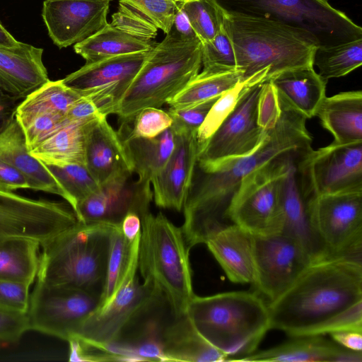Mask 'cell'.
Here are the masks:
<instances>
[{
	"label": "cell",
	"mask_w": 362,
	"mask_h": 362,
	"mask_svg": "<svg viewBox=\"0 0 362 362\" xmlns=\"http://www.w3.org/2000/svg\"><path fill=\"white\" fill-rule=\"evenodd\" d=\"M164 361L218 362L228 357L197 331L187 314L173 315L161 337Z\"/></svg>",
	"instance_id": "cell-26"
},
{
	"label": "cell",
	"mask_w": 362,
	"mask_h": 362,
	"mask_svg": "<svg viewBox=\"0 0 362 362\" xmlns=\"http://www.w3.org/2000/svg\"><path fill=\"white\" fill-rule=\"evenodd\" d=\"M309 217L326 258L361 260L362 191L315 195L309 203Z\"/></svg>",
	"instance_id": "cell-10"
},
{
	"label": "cell",
	"mask_w": 362,
	"mask_h": 362,
	"mask_svg": "<svg viewBox=\"0 0 362 362\" xmlns=\"http://www.w3.org/2000/svg\"><path fill=\"white\" fill-rule=\"evenodd\" d=\"M114 226L79 222L42 243L37 281L80 289L100 297Z\"/></svg>",
	"instance_id": "cell-7"
},
{
	"label": "cell",
	"mask_w": 362,
	"mask_h": 362,
	"mask_svg": "<svg viewBox=\"0 0 362 362\" xmlns=\"http://www.w3.org/2000/svg\"><path fill=\"white\" fill-rule=\"evenodd\" d=\"M101 115L98 107L88 97L82 96L76 100L65 115L68 122L88 121Z\"/></svg>",
	"instance_id": "cell-49"
},
{
	"label": "cell",
	"mask_w": 362,
	"mask_h": 362,
	"mask_svg": "<svg viewBox=\"0 0 362 362\" xmlns=\"http://www.w3.org/2000/svg\"><path fill=\"white\" fill-rule=\"evenodd\" d=\"M111 0H45L42 16L59 49L92 35L107 23Z\"/></svg>",
	"instance_id": "cell-20"
},
{
	"label": "cell",
	"mask_w": 362,
	"mask_h": 362,
	"mask_svg": "<svg viewBox=\"0 0 362 362\" xmlns=\"http://www.w3.org/2000/svg\"><path fill=\"white\" fill-rule=\"evenodd\" d=\"M40 243L28 238L0 240V280L31 286L37 278Z\"/></svg>",
	"instance_id": "cell-33"
},
{
	"label": "cell",
	"mask_w": 362,
	"mask_h": 362,
	"mask_svg": "<svg viewBox=\"0 0 362 362\" xmlns=\"http://www.w3.org/2000/svg\"><path fill=\"white\" fill-rule=\"evenodd\" d=\"M243 12L278 21L306 33L318 46L362 38V28L328 0H234Z\"/></svg>",
	"instance_id": "cell-9"
},
{
	"label": "cell",
	"mask_w": 362,
	"mask_h": 362,
	"mask_svg": "<svg viewBox=\"0 0 362 362\" xmlns=\"http://www.w3.org/2000/svg\"><path fill=\"white\" fill-rule=\"evenodd\" d=\"M267 306L270 329L291 337L362 332L361 260L336 257L310 262Z\"/></svg>",
	"instance_id": "cell-1"
},
{
	"label": "cell",
	"mask_w": 362,
	"mask_h": 362,
	"mask_svg": "<svg viewBox=\"0 0 362 362\" xmlns=\"http://www.w3.org/2000/svg\"><path fill=\"white\" fill-rule=\"evenodd\" d=\"M293 338L271 349L255 351L238 361L362 362V351L346 349L322 335Z\"/></svg>",
	"instance_id": "cell-25"
},
{
	"label": "cell",
	"mask_w": 362,
	"mask_h": 362,
	"mask_svg": "<svg viewBox=\"0 0 362 362\" xmlns=\"http://www.w3.org/2000/svg\"><path fill=\"white\" fill-rule=\"evenodd\" d=\"M247 83H239L223 93L215 102L197 132L198 155L210 137L234 108L244 87Z\"/></svg>",
	"instance_id": "cell-41"
},
{
	"label": "cell",
	"mask_w": 362,
	"mask_h": 362,
	"mask_svg": "<svg viewBox=\"0 0 362 362\" xmlns=\"http://www.w3.org/2000/svg\"><path fill=\"white\" fill-rule=\"evenodd\" d=\"M138 271L142 283L162 298L175 316L187 314L194 296L188 248L181 227L161 212L141 218Z\"/></svg>",
	"instance_id": "cell-5"
},
{
	"label": "cell",
	"mask_w": 362,
	"mask_h": 362,
	"mask_svg": "<svg viewBox=\"0 0 362 362\" xmlns=\"http://www.w3.org/2000/svg\"><path fill=\"white\" fill-rule=\"evenodd\" d=\"M132 121V128L125 136H122L125 139H152L173 124V119L168 112L153 107L140 110Z\"/></svg>",
	"instance_id": "cell-43"
},
{
	"label": "cell",
	"mask_w": 362,
	"mask_h": 362,
	"mask_svg": "<svg viewBox=\"0 0 362 362\" xmlns=\"http://www.w3.org/2000/svg\"><path fill=\"white\" fill-rule=\"evenodd\" d=\"M85 166L100 186L134 174L123 137L110 124L105 115L87 124Z\"/></svg>",
	"instance_id": "cell-21"
},
{
	"label": "cell",
	"mask_w": 362,
	"mask_h": 362,
	"mask_svg": "<svg viewBox=\"0 0 362 362\" xmlns=\"http://www.w3.org/2000/svg\"><path fill=\"white\" fill-rule=\"evenodd\" d=\"M202 71L225 72L237 70L235 50L224 23L211 40L202 42Z\"/></svg>",
	"instance_id": "cell-40"
},
{
	"label": "cell",
	"mask_w": 362,
	"mask_h": 362,
	"mask_svg": "<svg viewBox=\"0 0 362 362\" xmlns=\"http://www.w3.org/2000/svg\"><path fill=\"white\" fill-rule=\"evenodd\" d=\"M277 93L279 115L259 145L246 156L225 160L209 170H201L197 178L194 177L182 209L181 227L189 250L204 243L211 233L229 223L226 209L246 175L284 152L312 146L307 118Z\"/></svg>",
	"instance_id": "cell-2"
},
{
	"label": "cell",
	"mask_w": 362,
	"mask_h": 362,
	"mask_svg": "<svg viewBox=\"0 0 362 362\" xmlns=\"http://www.w3.org/2000/svg\"><path fill=\"white\" fill-rule=\"evenodd\" d=\"M67 122L65 116L58 114H40L33 117L21 126L29 150L35 147Z\"/></svg>",
	"instance_id": "cell-46"
},
{
	"label": "cell",
	"mask_w": 362,
	"mask_h": 362,
	"mask_svg": "<svg viewBox=\"0 0 362 362\" xmlns=\"http://www.w3.org/2000/svg\"><path fill=\"white\" fill-rule=\"evenodd\" d=\"M28 330L27 313L0 309V349L16 344Z\"/></svg>",
	"instance_id": "cell-48"
},
{
	"label": "cell",
	"mask_w": 362,
	"mask_h": 362,
	"mask_svg": "<svg viewBox=\"0 0 362 362\" xmlns=\"http://www.w3.org/2000/svg\"><path fill=\"white\" fill-rule=\"evenodd\" d=\"M313 66L325 80L344 76L362 64V38L330 46H318Z\"/></svg>",
	"instance_id": "cell-37"
},
{
	"label": "cell",
	"mask_w": 362,
	"mask_h": 362,
	"mask_svg": "<svg viewBox=\"0 0 362 362\" xmlns=\"http://www.w3.org/2000/svg\"><path fill=\"white\" fill-rule=\"evenodd\" d=\"M240 82L238 70L225 72L202 71L166 104L170 110L192 107L222 95Z\"/></svg>",
	"instance_id": "cell-35"
},
{
	"label": "cell",
	"mask_w": 362,
	"mask_h": 362,
	"mask_svg": "<svg viewBox=\"0 0 362 362\" xmlns=\"http://www.w3.org/2000/svg\"><path fill=\"white\" fill-rule=\"evenodd\" d=\"M100 298L80 289L37 281L27 312L30 330L68 341L97 309Z\"/></svg>",
	"instance_id": "cell-11"
},
{
	"label": "cell",
	"mask_w": 362,
	"mask_h": 362,
	"mask_svg": "<svg viewBox=\"0 0 362 362\" xmlns=\"http://www.w3.org/2000/svg\"><path fill=\"white\" fill-rule=\"evenodd\" d=\"M288 151L246 175L229 202L227 220L252 236L282 232L281 186Z\"/></svg>",
	"instance_id": "cell-8"
},
{
	"label": "cell",
	"mask_w": 362,
	"mask_h": 362,
	"mask_svg": "<svg viewBox=\"0 0 362 362\" xmlns=\"http://www.w3.org/2000/svg\"><path fill=\"white\" fill-rule=\"evenodd\" d=\"M152 199L151 183L131 180V177L120 178L100 186L99 192L79 203L74 212L83 223L118 226L129 213L141 218L150 211Z\"/></svg>",
	"instance_id": "cell-18"
},
{
	"label": "cell",
	"mask_w": 362,
	"mask_h": 362,
	"mask_svg": "<svg viewBox=\"0 0 362 362\" xmlns=\"http://www.w3.org/2000/svg\"><path fill=\"white\" fill-rule=\"evenodd\" d=\"M44 165L59 185L63 192V198L74 211L79 203L100 189V186L85 165Z\"/></svg>",
	"instance_id": "cell-38"
},
{
	"label": "cell",
	"mask_w": 362,
	"mask_h": 362,
	"mask_svg": "<svg viewBox=\"0 0 362 362\" xmlns=\"http://www.w3.org/2000/svg\"><path fill=\"white\" fill-rule=\"evenodd\" d=\"M256 263L255 286L269 302L284 293L311 262L302 247L281 233L253 236Z\"/></svg>",
	"instance_id": "cell-16"
},
{
	"label": "cell",
	"mask_w": 362,
	"mask_h": 362,
	"mask_svg": "<svg viewBox=\"0 0 362 362\" xmlns=\"http://www.w3.org/2000/svg\"><path fill=\"white\" fill-rule=\"evenodd\" d=\"M43 49L21 42L0 47V86L7 93L25 98L49 79L42 62Z\"/></svg>",
	"instance_id": "cell-24"
},
{
	"label": "cell",
	"mask_w": 362,
	"mask_h": 362,
	"mask_svg": "<svg viewBox=\"0 0 362 362\" xmlns=\"http://www.w3.org/2000/svg\"><path fill=\"white\" fill-rule=\"evenodd\" d=\"M138 253L114 296L84 321L74 337L96 343L112 342L148 301L151 291L137 276Z\"/></svg>",
	"instance_id": "cell-17"
},
{
	"label": "cell",
	"mask_w": 362,
	"mask_h": 362,
	"mask_svg": "<svg viewBox=\"0 0 362 362\" xmlns=\"http://www.w3.org/2000/svg\"><path fill=\"white\" fill-rule=\"evenodd\" d=\"M182 8L201 42L209 41L217 35L227 11L217 0H188Z\"/></svg>",
	"instance_id": "cell-39"
},
{
	"label": "cell",
	"mask_w": 362,
	"mask_h": 362,
	"mask_svg": "<svg viewBox=\"0 0 362 362\" xmlns=\"http://www.w3.org/2000/svg\"><path fill=\"white\" fill-rule=\"evenodd\" d=\"M306 165L316 195L362 191V142L311 148Z\"/></svg>",
	"instance_id": "cell-19"
},
{
	"label": "cell",
	"mask_w": 362,
	"mask_h": 362,
	"mask_svg": "<svg viewBox=\"0 0 362 362\" xmlns=\"http://www.w3.org/2000/svg\"><path fill=\"white\" fill-rule=\"evenodd\" d=\"M315 116L333 136L334 144L362 142V91L325 96Z\"/></svg>",
	"instance_id": "cell-28"
},
{
	"label": "cell",
	"mask_w": 362,
	"mask_h": 362,
	"mask_svg": "<svg viewBox=\"0 0 362 362\" xmlns=\"http://www.w3.org/2000/svg\"><path fill=\"white\" fill-rule=\"evenodd\" d=\"M90 121L67 122L32 148L30 154L44 164L85 165L86 131Z\"/></svg>",
	"instance_id": "cell-30"
},
{
	"label": "cell",
	"mask_w": 362,
	"mask_h": 362,
	"mask_svg": "<svg viewBox=\"0 0 362 362\" xmlns=\"http://www.w3.org/2000/svg\"><path fill=\"white\" fill-rule=\"evenodd\" d=\"M140 235L131 241L124 235L120 225L113 227L110 235L105 280L97 309L107 303L120 287L132 259L139 250Z\"/></svg>",
	"instance_id": "cell-36"
},
{
	"label": "cell",
	"mask_w": 362,
	"mask_h": 362,
	"mask_svg": "<svg viewBox=\"0 0 362 362\" xmlns=\"http://www.w3.org/2000/svg\"><path fill=\"white\" fill-rule=\"evenodd\" d=\"M221 95L188 108L182 110L169 109L168 112L173 119L171 127L174 132L176 134L183 132L197 133L210 109Z\"/></svg>",
	"instance_id": "cell-45"
},
{
	"label": "cell",
	"mask_w": 362,
	"mask_h": 362,
	"mask_svg": "<svg viewBox=\"0 0 362 362\" xmlns=\"http://www.w3.org/2000/svg\"><path fill=\"white\" fill-rule=\"evenodd\" d=\"M188 0H119V3L133 8L168 34L173 25L177 10Z\"/></svg>",
	"instance_id": "cell-42"
},
{
	"label": "cell",
	"mask_w": 362,
	"mask_h": 362,
	"mask_svg": "<svg viewBox=\"0 0 362 362\" xmlns=\"http://www.w3.org/2000/svg\"><path fill=\"white\" fill-rule=\"evenodd\" d=\"M197 157V133L176 134L174 151L163 169L151 182L156 206L177 211L182 210L194 180Z\"/></svg>",
	"instance_id": "cell-22"
},
{
	"label": "cell",
	"mask_w": 362,
	"mask_h": 362,
	"mask_svg": "<svg viewBox=\"0 0 362 362\" xmlns=\"http://www.w3.org/2000/svg\"><path fill=\"white\" fill-rule=\"evenodd\" d=\"M199 334L223 353L227 361L255 352L270 329L267 304L249 291L194 295L187 312Z\"/></svg>",
	"instance_id": "cell-4"
},
{
	"label": "cell",
	"mask_w": 362,
	"mask_h": 362,
	"mask_svg": "<svg viewBox=\"0 0 362 362\" xmlns=\"http://www.w3.org/2000/svg\"><path fill=\"white\" fill-rule=\"evenodd\" d=\"M120 227L124 235L133 241L141 234V218L135 213H129L122 221Z\"/></svg>",
	"instance_id": "cell-54"
},
{
	"label": "cell",
	"mask_w": 362,
	"mask_h": 362,
	"mask_svg": "<svg viewBox=\"0 0 362 362\" xmlns=\"http://www.w3.org/2000/svg\"><path fill=\"white\" fill-rule=\"evenodd\" d=\"M18 189H30L27 179L17 168L0 160V190L13 192Z\"/></svg>",
	"instance_id": "cell-50"
},
{
	"label": "cell",
	"mask_w": 362,
	"mask_h": 362,
	"mask_svg": "<svg viewBox=\"0 0 362 362\" xmlns=\"http://www.w3.org/2000/svg\"><path fill=\"white\" fill-rule=\"evenodd\" d=\"M312 146L287 152L281 186L283 233L294 239L311 262L326 259L310 223L309 203L316 195L308 171L306 159Z\"/></svg>",
	"instance_id": "cell-15"
},
{
	"label": "cell",
	"mask_w": 362,
	"mask_h": 362,
	"mask_svg": "<svg viewBox=\"0 0 362 362\" xmlns=\"http://www.w3.org/2000/svg\"><path fill=\"white\" fill-rule=\"evenodd\" d=\"M339 345L355 351H362V332L343 330L329 334Z\"/></svg>",
	"instance_id": "cell-52"
},
{
	"label": "cell",
	"mask_w": 362,
	"mask_h": 362,
	"mask_svg": "<svg viewBox=\"0 0 362 362\" xmlns=\"http://www.w3.org/2000/svg\"><path fill=\"white\" fill-rule=\"evenodd\" d=\"M180 36L187 40L199 39L182 6L175 13L173 28Z\"/></svg>",
	"instance_id": "cell-53"
},
{
	"label": "cell",
	"mask_w": 362,
	"mask_h": 362,
	"mask_svg": "<svg viewBox=\"0 0 362 362\" xmlns=\"http://www.w3.org/2000/svg\"><path fill=\"white\" fill-rule=\"evenodd\" d=\"M279 94L307 119L315 116L326 96L327 81L313 66L284 71L269 80Z\"/></svg>",
	"instance_id": "cell-29"
},
{
	"label": "cell",
	"mask_w": 362,
	"mask_h": 362,
	"mask_svg": "<svg viewBox=\"0 0 362 362\" xmlns=\"http://www.w3.org/2000/svg\"><path fill=\"white\" fill-rule=\"evenodd\" d=\"M0 160L23 173L30 189L63 197L62 190L44 163L30 154L24 132L16 118L0 132Z\"/></svg>",
	"instance_id": "cell-27"
},
{
	"label": "cell",
	"mask_w": 362,
	"mask_h": 362,
	"mask_svg": "<svg viewBox=\"0 0 362 362\" xmlns=\"http://www.w3.org/2000/svg\"><path fill=\"white\" fill-rule=\"evenodd\" d=\"M18 99L7 93L0 86V132L15 118Z\"/></svg>",
	"instance_id": "cell-51"
},
{
	"label": "cell",
	"mask_w": 362,
	"mask_h": 362,
	"mask_svg": "<svg viewBox=\"0 0 362 362\" xmlns=\"http://www.w3.org/2000/svg\"><path fill=\"white\" fill-rule=\"evenodd\" d=\"M204 244L230 281L255 285L257 273L252 235L230 222L210 233Z\"/></svg>",
	"instance_id": "cell-23"
},
{
	"label": "cell",
	"mask_w": 362,
	"mask_h": 362,
	"mask_svg": "<svg viewBox=\"0 0 362 362\" xmlns=\"http://www.w3.org/2000/svg\"><path fill=\"white\" fill-rule=\"evenodd\" d=\"M30 285L0 280V309L27 313L30 302Z\"/></svg>",
	"instance_id": "cell-47"
},
{
	"label": "cell",
	"mask_w": 362,
	"mask_h": 362,
	"mask_svg": "<svg viewBox=\"0 0 362 362\" xmlns=\"http://www.w3.org/2000/svg\"><path fill=\"white\" fill-rule=\"evenodd\" d=\"M202 66L201 41L185 39L172 28L151 49L114 114L127 124L144 108H160L199 73Z\"/></svg>",
	"instance_id": "cell-6"
},
{
	"label": "cell",
	"mask_w": 362,
	"mask_h": 362,
	"mask_svg": "<svg viewBox=\"0 0 362 362\" xmlns=\"http://www.w3.org/2000/svg\"><path fill=\"white\" fill-rule=\"evenodd\" d=\"M112 25L136 38L153 40L158 28L139 13L119 2L117 11L112 15Z\"/></svg>",
	"instance_id": "cell-44"
},
{
	"label": "cell",
	"mask_w": 362,
	"mask_h": 362,
	"mask_svg": "<svg viewBox=\"0 0 362 362\" xmlns=\"http://www.w3.org/2000/svg\"><path fill=\"white\" fill-rule=\"evenodd\" d=\"M151 51L86 62L62 81L82 96L92 99L103 115L114 114Z\"/></svg>",
	"instance_id": "cell-14"
},
{
	"label": "cell",
	"mask_w": 362,
	"mask_h": 362,
	"mask_svg": "<svg viewBox=\"0 0 362 362\" xmlns=\"http://www.w3.org/2000/svg\"><path fill=\"white\" fill-rule=\"evenodd\" d=\"M264 82L244 87L233 110L199 153L197 165L202 171L250 153L264 139L267 130L258 123V103Z\"/></svg>",
	"instance_id": "cell-12"
},
{
	"label": "cell",
	"mask_w": 362,
	"mask_h": 362,
	"mask_svg": "<svg viewBox=\"0 0 362 362\" xmlns=\"http://www.w3.org/2000/svg\"><path fill=\"white\" fill-rule=\"evenodd\" d=\"M21 45L0 23V47H16Z\"/></svg>",
	"instance_id": "cell-55"
},
{
	"label": "cell",
	"mask_w": 362,
	"mask_h": 362,
	"mask_svg": "<svg viewBox=\"0 0 362 362\" xmlns=\"http://www.w3.org/2000/svg\"><path fill=\"white\" fill-rule=\"evenodd\" d=\"M78 223L66 202L34 199L0 190V240L28 238L41 245Z\"/></svg>",
	"instance_id": "cell-13"
},
{
	"label": "cell",
	"mask_w": 362,
	"mask_h": 362,
	"mask_svg": "<svg viewBox=\"0 0 362 362\" xmlns=\"http://www.w3.org/2000/svg\"><path fill=\"white\" fill-rule=\"evenodd\" d=\"M124 144L130 159L133 173L141 182L151 183L161 172L176 144V134L170 127L152 139H125Z\"/></svg>",
	"instance_id": "cell-31"
},
{
	"label": "cell",
	"mask_w": 362,
	"mask_h": 362,
	"mask_svg": "<svg viewBox=\"0 0 362 362\" xmlns=\"http://www.w3.org/2000/svg\"><path fill=\"white\" fill-rule=\"evenodd\" d=\"M225 25L233 42L241 83L264 82L288 69L313 66L317 46L301 30L235 10H227Z\"/></svg>",
	"instance_id": "cell-3"
},
{
	"label": "cell",
	"mask_w": 362,
	"mask_h": 362,
	"mask_svg": "<svg viewBox=\"0 0 362 362\" xmlns=\"http://www.w3.org/2000/svg\"><path fill=\"white\" fill-rule=\"evenodd\" d=\"M153 40L132 36L107 23L100 30L74 45L75 52L86 62L119 55L146 52L156 45Z\"/></svg>",
	"instance_id": "cell-32"
},
{
	"label": "cell",
	"mask_w": 362,
	"mask_h": 362,
	"mask_svg": "<svg viewBox=\"0 0 362 362\" xmlns=\"http://www.w3.org/2000/svg\"><path fill=\"white\" fill-rule=\"evenodd\" d=\"M82 95L66 86L62 79L49 80L18 105L15 118L21 126L40 114L65 116L72 105Z\"/></svg>",
	"instance_id": "cell-34"
}]
</instances>
